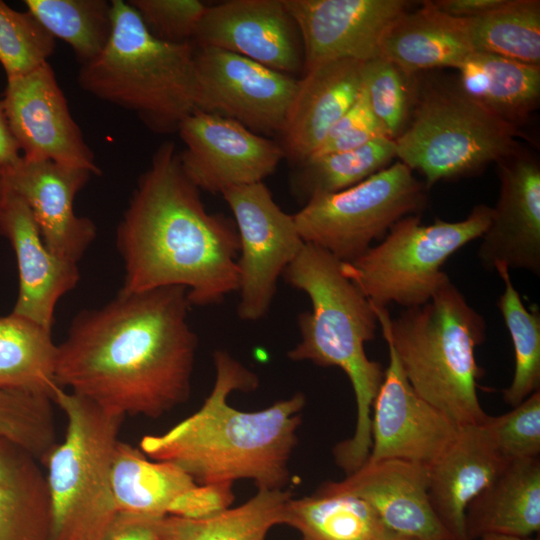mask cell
I'll use <instances>...</instances> for the list:
<instances>
[{
  "label": "cell",
  "instance_id": "6da1fadb",
  "mask_svg": "<svg viewBox=\"0 0 540 540\" xmlns=\"http://www.w3.org/2000/svg\"><path fill=\"white\" fill-rule=\"evenodd\" d=\"M190 307L186 288L166 286L82 310L57 345V384L108 412L159 418L190 396Z\"/></svg>",
  "mask_w": 540,
  "mask_h": 540
},
{
  "label": "cell",
  "instance_id": "7a4b0ae2",
  "mask_svg": "<svg viewBox=\"0 0 540 540\" xmlns=\"http://www.w3.org/2000/svg\"><path fill=\"white\" fill-rule=\"evenodd\" d=\"M116 245L124 264L121 293L181 286L191 306H209L238 289L236 224L207 211L173 142L157 149L140 176Z\"/></svg>",
  "mask_w": 540,
  "mask_h": 540
},
{
  "label": "cell",
  "instance_id": "3957f363",
  "mask_svg": "<svg viewBox=\"0 0 540 540\" xmlns=\"http://www.w3.org/2000/svg\"><path fill=\"white\" fill-rule=\"evenodd\" d=\"M213 359L214 385L199 410L163 434L144 436L140 450L176 464L196 484L248 479L258 488L284 489L305 396L299 392L258 411L236 409L228 396L256 389L259 379L227 351H215Z\"/></svg>",
  "mask_w": 540,
  "mask_h": 540
},
{
  "label": "cell",
  "instance_id": "277c9868",
  "mask_svg": "<svg viewBox=\"0 0 540 540\" xmlns=\"http://www.w3.org/2000/svg\"><path fill=\"white\" fill-rule=\"evenodd\" d=\"M282 277L311 302V310L298 316L300 340L288 358L338 367L352 385L357 408L355 430L333 450L336 464L346 475L351 474L369 456L372 406L384 377L381 364L365 352V344L374 339L379 326L375 307L345 276L342 262L313 244L303 245Z\"/></svg>",
  "mask_w": 540,
  "mask_h": 540
},
{
  "label": "cell",
  "instance_id": "5b68a950",
  "mask_svg": "<svg viewBox=\"0 0 540 540\" xmlns=\"http://www.w3.org/2000/svg\"><path fill=\"white\" fill-rule=\"evenodd\" d=\"M375 311L416 393L461 426L483 423L488 415L477 393L475 349L485 340L486 323L459 288L449 279L428 302L393 319L386 308Z\"/></svg>",
  "mask_w": 540,
  "mask_h": 540
},
{
  "label": "cell",
  "instance_id": "8992f818",
  "mask_svg": "<svg viewBox=\"0 0 540 540\" xmlns=\"http://www.w3.org/2000/svg\"><path fill=\"white\" fill-rule=\"evenodd\" d=\"M111 5L110 39L95 59L81 65L80 87L133 111L155 133L177 132L197 110L193 43L160 40L128 2Z\"/></svg>",
  "mask_w": 540,
  "mask_h": 540
},
{
  "label": "cell",
  "instance_id": "52a82bcc",
  "mask_svg": "<svg viewBox=\"0 0 540 540\" xmlns=\"http://www.w3.org/2000/svg\"><path fill=\"white\" fill-rule=\"evenodd\" d=\"M64 440L44 462L51 504L50 540H101L117 515L111 466L124 416L59 387Z\"/></svg>",
  "mask_w": 540,
  "mask_h": 540
},
{
  "label": "cell",
  "instance_id": "ba28073f",
  "mask_svg": "<svg viewBox=\"0 0 540 540\" xmlns=\"http://www.w3.org/2000/svg\"><path fill=\"white\" fill-rule=\"evenodd\" d=\"M519 129L466 95L458 83L417 87L411 115L394 140L396 157L430 187L478 172L520 151Z\"/></svg>",
  "mask_w": 540,
  "mask_h": 540
},
{
  "label": "cell",
  "instance_id": "9c48e42d",
  "mask_svg": "<svg viewBox=\"0 0 540 540\" xmlns=\"http://www.w3.org/2000/svg\"><path fill=\"white\" fill-rule=\"evenodd\" d=\"M492 207L478 204L460 221L436 219L421 224L410 215L396 222L375 246L342 271L375 307L395 303L404 309L428 302L449 280L446 261L468 243L480 238L490 224Z\"/></svg>",
  "mask_w": 540,
  "mask_h": 540
},
{
  "label": "cell",
  "instance_id": "30bf717a",
  "mask_svg": "<svg viewBox=\"0 0 540 540\" xmlns=\"http://www.w3.org/2000/svg\"><path fill=\"white\" fill-rule=\"evenodd\" d=\"M425 187L399 161L345 190L313 197L293 217L305 243L348 263L396 222L421 212Z\"/></svg>",
  "mask_w": 540,
  "mask_h": 540
},
{
  "label": "cell",
  "instance_id": "8fae6325",
  "mask_svg": "<svg viewBox=\"0 0 540 540\" xmlns=\"http://www.w3.org/2000/svg\"><path fill=\"white\" fill-rule=\"evenodd\" d=\"M221 195L232 211L239 236L238 316L257 321L268 313L278 279L305 242L293 215L279 207L263 182L233 186Z\"/></svg>",
  "mask_w": 540,
  "mask_h": 540
},
{
  "label": "cell",
  "instance_id": "7c38bea8",
  "mask_svg": "<svg viewBox=\"0 0 540 540\" xmlns=\"http://www.w3.org/2000/svg\"><path fill=\"white\" fill-rule=\"evenodd\" d=\"M194 63L197 110L231 119L262 136L281 134L298 79L212 47L194 45Z\"/></svg>",
  "mask_w": 540,
  "mask_h": 540
},
{
  "label": "cell",
  "instance_id": "4fadbf2b",
  "mask_svg": "<svg viewBox=\"0 0 540 540\" xmlns=\"http://www.w3.org/2000/svg\"><path fill=\"white\" fill-rule=\"evenodd\" d=\"M177 132L185 145L181 167L200 191L263 182L285 158L276 142L217 114L195 110Z\"/></svg>",
  "mask_w": 540,
  "mask_h": 540
},
{
  "label": "cell",
  "instance_id": "5bb4252c",
  "mask_svg": "<svg viewBox=\"0 0 540 540\" xmlns=\"http://www.w3.org/2000/svg\"><path fill=\"white\" fill-rule=\"evenodd\" d=\"M2 101L23 158L83 168L93 175L101 173L48 62L27 74L7 78Z\"/></svg>",
  "mask_w": 540,
  "mask_h": 540
},
{
  "label": "cell",
  "instance_id": "9a60e30c",
  "mask_svg": "<svg viewBox=\"0 0 540 540\" xmlns=\"http://www.w3.org/2000/svg\"><path fill=\"white\" fill-rule=\"evenodd\" d=\"M303 46V73L324 63L381 56L382 39L407 0H283Z\"/></svg>",
  "mask_w": 540,
  "mask_h": 540
},
{
  "label": "cell",
  "instance_id": "2e32d148",
  "mask_svg": "<svg viewBox=\"0 0 540 540\" xmlns=\"http://www.w3.org/2000/svg\"><path fill=\"white\" fill-rule=\"evenodd\" d=\"M389 363L372 406L368 463L397 459L430 466L455 440L460 426L423 399L388 345Z\"/></svg>",
  "mask_w": 540,
  "mask_h": 540
},
{
  "label": "cell",
  "instance_id": "e0dca14e",
  "mask_svg": "<svg viewBox=\"0 0 540 540\" xmlns=\"http://www.w3.org/2000/svg\"><path fill=\"white\" fill-rule=\"evenodd\" d=\"M191 42L285 74L303 72L300 33L283 0H229L207 6Z\"/></svg>",
  "mask_w": 540,
  "mask_h": 540
},
{
  "label": "cell",
  "instance_id": "ac0fdd59",
  "mask_svg": "<svg viewBox=\"0 0 540 540\" xmlns=\"http://www.w3.org/2000/svg\"><path fill=\"white\" fill-rule=\"evenodd\" d=\"M91 175L87 169L21 156L0 174V184L27 204L50 252L77 264L96 237L94 222L74 211L75 197Z\"/></svg>",
  "mask_w": 540,
  "mask_h": 540
},
{
  "label": "cell",
  "instance_id": "d6986e66",
  "mask_svg": "<svg viewBox=\"0 0 540 540\" xmlns=\"http://www.w3.org/2000/svg\"><path fill=\"white\" fill-rule=\"evenodd\" d=\"M500 192L481 238L478 258L489 271L498 264L540 275V166L521 151L497 163Z\"/></svg>",
  "mask_w": 540,
  "mask_h": 540
},
{
  "label": "cell",
  "instance_id": "ffe728a7",
  "mask_svg": "<svg viewBox=\"0 0 540 540\" xmlns=\"http://www.w3.org/2000/svg\"><path fill=\"white\" fill-rule=\"evenodd\" d=\"M0 235L17 262L19 288L12 313L52 330L58 300L80 279L77 264L50 252L27 204L1 184Z\"/></svg>",
  "mask_w": 540,
  "mask_h": 540
},
{
  "label": "cell",
  "instance_id": "44dd1931",
  "mask_svg": "<svg viewBox=\"0 0 540 540\" xmlns=\"http://www.w3.org/2000/svg\"><path fill=\"white\" fill-rule=\"evenodd\" d=\"M327 488L367 502L385 526L415 540H453L435 515L428 496V466L405 460L365 462Z\"/></svg>",
  "mask_w": 540,
  "mask_h": 540
},
{
  "label": "cell",
  "instance_id": "7402d4cb",
  "mask_svg": "<svg viewBox=\"0 0 540 540\" xmlns=\"http://www.w3.org/2000/svg\"><path fill=\"white\" fill-rule=\"evenodd\" d=\"M507 463L481 423L460 426L455 440L428 466L432 509L453 540H467L468 505Z\"/></svg>",
  "mask_w": 540,
  "mask_h": 540
},
{
  "label": "cell",
  "instance_id": "603a6c76",
  "mask_svg": "<svg viewBox=\"0 0 540 540\" xmlns=\"http://www.w3.org/2000/svg\"><path fill=\"white\" fill-rule=\"evenodd\" d=\"M363 63L334 60L304 72L298 79L280 134L284 156L295 166L309 158L357 99L362 89Z\"/></svg>",
  "mask_w": 540,
  "mask_h": 540
},
{
  "label": "cell",
  "instance_id": "cb8c5ba5",
  "mask_svg": "<svg viewBox=\"0 0 540 540\" xmlns=\"http://www.w3.org/2000/svg\"><path fill=\"white\" fill-rule=\"evenodd\" d=\"M473 52L464 19L443 13L430 1L399 16L381 43V57L410 75L456 69Z\"/></svg>",
  "mask_w": 540,
  "mask_h": 540
},
{
  "label": "cell",
  "instance_id": "d4e9b609",
  "mask_svg": "<svg viewBox=\"0 0 540 540\" xmlns=\"http://www.w3.org/2000/svg\"><path fill=\"white\" fill-rule=\"evenodd\" d=\"M467 540L486 534L531 537L540 530V460L510 461L465 515Z\"/></svg>",
  "mask_w": 540,
  "mask_h": 540
},
{
  "label": "cell",
  "instance_id": "484cf974",
  "mask_svg": "<svg viewBox=\"0 0 540 540\" xmlns=\"http://www.w3.org/2000/svg\"><path fill=\"white\" fill-rule=\"evenodd\" d=\"M38 462L0 436V540H50V496Z\"/></svg>",
  "mask_w": 540,
  "mask_h": 540
},
{
  "label": "cell",
  "instance_id": "4316f807",
  "mask_svg": "<svg viewBox=\"0 0 540 540\" xmlns=\"http://www.w3.org/2000/svg\"><path fill=\"white\" fill-rule=\"evenodd\" d=\"M456 69L466 95L517 128L538 106L540 65L473 52Z\"/></svg>",
  "mask_w": 540,
  "mask_h": 540
},
{
  "label": "cell",
  "instance_id": "83f0119b",
  "mask_svg": "<svg viewBox=\"0 0 540 540\" xmlns=\"http://www.w3.org/2000/svg\"><path fill=\"white\" fill-rule=\"evenodd\" d=\"M111 484L118 513L160 518L179 494L196 483L176 464L150 461L141 450L119 440Z\"/></svg>",
  "mask_w": 540,
  "mask_h": 540
},
{
  "label": "cell",
  "instance_id": "f1b7e54d",
  "mask_svg": "<svg viewBox=\"0 0 540 540\" xmlns=\"http://www.w3.org/2000/svg\"><path fill=\"white\" fill-rule=\"evenodd\" d=\"M284 524L303 540H378L391 531L363 499L324 484L310 496L291 497Z\"/></svg>",
  "mask_w": 540,
  "mask_h": 540
},
{
  "label": "cell",
  "instance_id": "f546056e",
  "mask_svg": "<svg viewBox=\"0 0 540 540\" xmlns=\"http://www.w3.org/2000/svg\"><path fill=\"white\" fill-rule=\"evenodd\" d=\"M57 344L52 330L22 316H0V388L41 394L53 401Z\"/></svg>",
  "mask_w": 540,
  "mask_h": 540
},
{
  "label": "cell",
  "instance_id": "4dcf8cb0",
  "mask_svg": "<svg viewBox=\"0 0 540 540\" xmlns=\"http://www.w3.org/2000/svg\"><path fill=\"white\" fill-rule=\"evenodd\" d=\"M285 489L258 488L240 506L209 517L192 519L166 515L161 519L162 540H266L269 531L284 524L291 498Z\"/></svg>",
  "mask_w": 540,
  "mask_h": 540
},
{
  "label": "cell",
  "instance_id": "1f68e13d",
  "mask_svg": "<svg viewBox=\"0 0 540 540\" xmlns=\"http://www.w3.org/2000/svg\"><path fill=\"white\" fill-rule=\"evenodd\" d=\"M463 19L474 52L540 65L539 0H503L486 13Z\"/></svg>",
  "mask_w": 540,
  "mask_h": 540
},
{
  "label": "cell",
  "instance_id": "d6a6232c",
  "mask_svg": "<svg viewBox=\"0 0 540 540\" xmlns=\"http://www.w3.org/2000/svg\"><path fill=\"white\" fill-rule=\"evenodd\" d=\"M396 157L395 141L379 138L349 151L308 159L298 165L291 187L301 201L345 190L387 167Z\"/></svg>",
  "mask_w": 540,
  "mask_h": 540
},
{
  "label": "cell",
  "instance_id": "836d02e7",
  "mask_svg": "<svg viewBox=\"0 0 540 540\" xmlns=\"http://www.w3.org/2000/svg\"><path fill=\"white\" fill-rule=\"evenodd\" d=\"M29 11L54 37L73 49L81 65L95 59L112 32V5L106 0H26Z\"/></svg>",
  "mask_w": 540,
  "mask_h": 540
},
{
  "label": "cell",
  "instance_id": "e575fe53",
  "mask_svg": "<svg viewBox=\"0 0 540 540\" xmlns=\"http://www.w3.org/2000/svg\"><path fill=\"white\" fill-rule=\"evenodd\" d=\"M494 271L504 285L497 306L511 337L515 356L513 378L503 390V400L514 407L540 390V312L538 307L528 309L525 306L505 265H496Z\"/></svg>",
  "mask_w": 540,
  "mask_h": 540
},
{
  "label": "cell",
  "instance_id": "d590c367",
  "mask_svg": "<svg viewBox=\"0 0 540 540\" xmlns=\"http://www.w3.org/2000/svg\"><path fill=\"white\" fill-rule=\"evenodd\" d=\"M52 403L45 395L0 388V436L43 463L57 444Z\"/></svg>",
  "mask_w": 540,
  "mask_h": 540
},
{
  "label": "cell",
  "instance_id": "8d00e7d4",
  "mask_svg": "<svg viewBox=\"0 0 540 540\" xmlns=\"http://www.w3.org/2000/svg\"><path fill=\"white\" fill-rule=\"evenodd\" d=\"M362 86L376 120L386 136L395 140L411 115L415 75L405 73L380 56L363 63Z\"/></svg>",
  "mask_w": 540,
  "mask_h": 540
},
{
  "label": "cell",
  "instance_id": "74e56055",
  "mask_svg": "<svg viewBox=\"0 0 540 540\" xmlns=\"http://www.w3.org/2000/svg\"><path fill=\"white\" fill-rule=\"evenodd\" d=\"M55 38L29 12L0 1V63L7 78L27 74L53 54Z\"/></svg>",
  "mask_w": 540,
  "mask_h": 540
},
{
  "label": "cell",
  "instance_id": "f35d334b",
  "mask_svg": "<svg viewBox=\"0 0 540 540\" xmlns=\"http://www.w3.org/2000/svg\"><path fill=\"white\" fill-rule=\"evenodd\" d=\"M498 453L507 461L538 458L540 454V390L512 410L487 416L482 423Z\"/></svg>",
  "mask_w": 540,
  "mask_h": 540
},
{
  "label": "cell",
  "instance_id": "ab89813d",
  "mask_svg": "<svg viewBox=\"0 0 540 540\" xmlns=\"http://www.w3.org/2000/svg\"><path fill=\"white\" fill-rule=\"evenodd\" d=\"M149 32L170 43L191 42L207 5L198 0H130Z\"/></svg>",
  "mask_w": 540,
  "mask_h": 540
},
{
  "label": "cell",
  "instance_id": "60d3db41",
  "mask_svg": "<svg viewBox=\"0 0 540 540\" xmlns=\"http://www.w3.org/2000/svg\"><path fill=\"white\" fill-rule=\"evenodd\" d=\"M233 501V482L195 484L172 501L167 515L205 518L230 508Z\"/></svg>",
  "mask_w": 540,
  "mask_h": 540
},
{
  "label": "cell",
  "instance_id": "b9f144b4",
  "mask_svg": "<svg viewBox=\"0 0 540 540\" xmlns=\"http://www.w3.org/2000/svg\"><path fill=\"white\" fill-rule=\"evenodd\" d=\"M162 518L117 513L101 540H162Z\"/></svg>",
  "mask_w": 540,
  "mask_h": 540
},
{
  "label": "cell",
  "instance_id": "7bdbcfd3",
  "mask_svg": "<svg viewBox=\"0 0 540 540\" xmlns=\"http://www.w3.org/2000/svg\"><path fill=\"white\" fill-rule=\"evenodd\" d=\"M430 2L435 8L450 16L471 18L497 7L503 0H436Z\"/></svg>",
  "mask_w": 540,
  "mask_h": 540
},
{
  "label": "cell",
  "instance_id": "ee69618b",
  "mask_svg": "<svg viewBox=\"0 0 540 540\" xmlns=\"http://www.w3.org/2000/svg\"><path fill=\"white\" fill-rule=\"evenodd\" d=\"M19 146L11 132L3 101L0 99V174L21 158Z\"/></svg>",
  "mask_w": 540,
  "mask_h": 540
},
{
  "label": "cell",
  "instance_id": "f6af8a7d",
  "mask_svg": "<svg viewBox=\"0 0 540 540\" xmlns=\"http://www.w3.org/2000/svg\"><path fill=\"white\" fill-rule=\"evenodd\" d=\"M478 540H540L539 537H518L503 534H486L481 536Z\"/></svg>",
  "mask_w": 540,
  "mask_h": 540
},
{
  "label": "cell",
  "instance_id": "bcb514c9",
  "mask_svg": "<svg viewBox=\"0 0 540 540\" xmlns=\"http://www.w3.org/2000/svg\"><path fill=\"white\" fill-rule=\"evenodd\" d=\"M378 540H415V539L390 531L386 533L384 536H382L381 538H379Z\"/></svg>",
  "mask_w": 540,
  "mask_h": 540
}]
</instances>
